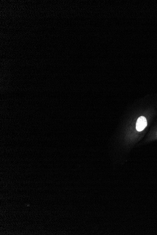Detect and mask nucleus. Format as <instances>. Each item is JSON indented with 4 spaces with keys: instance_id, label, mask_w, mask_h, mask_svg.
Wrapping results in <instances>:
<instances>
[{
    "instance_id": "obj_1",
    "label": "nucleus",
    "mask_w": 157,
    "mask_h": 235,
    "mask_svg": "<svg viewBox=\"0 0 157 235\" xmlns=\"http://www.w3.org/2000/svg\"><path fill=\"white\" fill-rule=\"evenodd\" d=\"M147 125V120L143 116L139 117L136 123V129L138 132H141L145 129Z\"/></svg>"
}]
</instances>
